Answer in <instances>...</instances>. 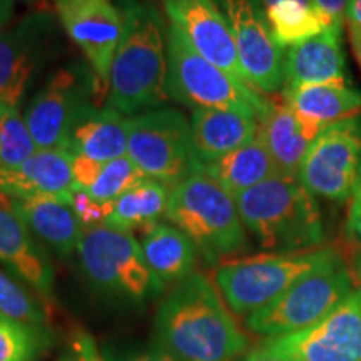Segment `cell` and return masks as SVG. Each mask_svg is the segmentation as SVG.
Masks as SVG:
<instances>
[{
  "instance_id": "14",
  "label": "cell",
  "mask_w": 361,
  "mask_h": 361,
  "mask_svg": "<svg viewBox=\"0 0 361 361\" xmlns=\"http://www.w3.org/2000/svg\"><path fill=\"white\" fill-rule=\"evenodd\" d=\"M263 346L295 361H361V288H355L322 322Z\"/></svg>"
},
{
  "instance_id": "31",
  "label": "cell",
  "mask_w": 361,
  "mask_h": 361,
  "mask_svg": "<svg viewBox=\"0 0 361 361\" xmlns=\"http://www.w3.org/2000/svg\"><path fill=\"white\" fill-rule=\"evenodd\" d=\"M144 179H146V174L126 154L104 162L101 173L85 192L99 202H112L124 192H128L129 189L142 183Z\"/></svg>"
},
{
  "instance_id": "43",
  "label": "cell",
  "mask_w": 361,
  "mask_h": 361,
  "mask_svg": "<svg viewBox=\"0 0 361 361\" xmlns=\"http://www.w3.org/2000/svg\"><path fill=\"white\" fill-rule=\"evenodd\" d=\"M351 271H353V276L361 288V251H358L355 255L353 263H351Z\"/></svg>"
},
{
  "instance_id": "2",
  "label": "cell",
  "mask_w": 361,
  "mask_h": 361,
  "mask_svg": "<svg viewBox=\"0 0 361 361\" xmlns=\"http://www.w3.org/2000/svg\"><path fill=\"white\" fill-rule=\"evenodd\" d=\"M123 34L109 75V106L124 116L157 109L168 94V27L147 0H121Z\"/></svg>"
},
{
  "instance_id": "27",
  "label": "cell",
  "mask_w": 361,
  "mask_h": 361,
  "mask_svg": "<svg viewBox=\"0 0 361 361\" xmlns=\"http://www.w3.org/2000/svg\"><path fill=\"white\" fill-rule=\"evenodd\" d=\"M171 189L161 180L146 178L111 202L106 224L129 233L134 229L146 231L168 213Z\"/></svg>"
},
{
  "instance_id": "4",
  "label": "cell",
  "mask_w": 361,
  "mask_h": 361,
  "mask_svg": "<svg viewBox=\"0 0 361 361\" xmlns=\"http://www.w3.org/2000/svg\"><path fill=\"white\" fill-rule=\"evenodd\" d=\"M166 218L191 239L209 264L247 247L234 196L202 171L171 189Z\"/></svg>"
},
{
  "instance_id": "19",
  "label": "cell",
  "mask_w": 361,
  "mask_h": 361,
  "mask_svg": "<svg viewBox=\"0 0 361 361\" xmlns=\"http://www.w3.org/2000/svg\"><path fill=\"white\" fill-rule=\"evenodd\" d=\"M0 206L19 218L30 233L47 245L61 258L78 251L84 226L80 224L69 201L61 197H17L0 196Z\"/></svg>"
},
{
  "instance_id": "37",
  "label": "cell",
  "mask_w": 361,
  "mask_h": 361,
  "mask_svg": "<svg viewBox=\"0 0 361 361\" xmlns=\"http://www.w3.org/2000/svg\"><path fill=\"white\" fill-rule=\"evenodd\" d=\"M313 4L329 25L343 27L345 24V12L348 0H313Z\"/></svg>"
},
{
  "instance_id": "3",
  "label": "cell",
  "mask_w": 361,
  "mask_h": 361,
  "mask_svg": "<svg viewBox=\"0 0 361 361\" xmlns=\"http://www.w3.org/2000/svg\"><path fill=\"white\" fill-rule=\"evenodd\" d=\"M234 201L243 224L263 250L301 252L322 247V211L298 178L276 174L236 194Z\"/></svg>"
},
{
  "instance_id": "18",
  "label": "cell",
  "mask_w": 361,
  "mask_h": 361,
  "mask_svg": "<svg viewBox=\"0 0 361 361\" xmlns=\"http://www.w3.org/2000/svg\"><path fill=\"white\" fill-rule=\"evenodd\" d=\"M343 27H328L322 34L293 45L284 57V85H348L341 44Z\"/></svg>"
},
{
  "instance_id": "41",
  "label": "cell",
  "mask_w": 361,
  "mask_h": 361,
  "mask_svg": "<svg viewBox=\"0 0 361 361\" xmlns=\"http://www.w3.org/2000/svg\"><path fill=\"white\" fill-rule=\"evenodd\" d=\"M16 11V0H0V32L7 29Z\"/></svg>"
},
{
  "instance_id": "25",
  "label": "cell",
  "mask_w": 361,
  "mask_h": 361,
  "mask_svg": "<svg viewBox=\"0 0 361 361\" xmlns=\"http://www.w3.org/2000/svg\"><path fill=\"white\" fill-rule=\"evenodd\" d=\"M259 134L279 176L298 178L313 139L286 104H269L259 117Z\"/></svg>"
},
{
  "instance_id": "23",
  "label": "cell",
  "mask_w": 361,
  "mask_h": 361,
  "mask_svg": "<svg viewBox=\"0 0 361 361\" xmlns=\"http://www.w3.org/2000/svg\"><path fill=\"white\" fill-rule=\"evenodd\" d=\"M129 117L114 107H94L72 128L66 147L71 154L107 162L128 154Z\"/></svg>"
},
{
  "instance_id": "5",
  "label": "cell",
  "mask_w": 361,
  "mask_h": 361,
  "mask_svg": "<svg viewBox=\"0 0 361 361\" xmlns=\"http://www.w3.org/2000/svg\"><path fill=\"white\" fill-rule=\"evenodd\" d=\"M335 247L322 246L301 252H263L221 261L214 281L233 313L250 316L290 290L303 278L336 255Z\"/></svg>"
},
{
  "instance_id": "44",
  "label": "cell",
  "mask_w": 361,
  "mask_h": 361,
  "mask_svg": "<svg viewBox=\"0 0 361 361\" xmlns=\"http://www.w3.org/2000/svg\"><path fill=\"white\" fill-rule=\"evenodd\" d=\"M351 201H361V169H360V176H358V183H356L355 188V194L351 197Z\"/></svg>"
},
{
  "instance_id": "34",
  "label": "cell",
  "mask_w": 361,
  "mask_h": 361,
  "mask_svg": "<svg viewBox=\"0 0 361 361\" xmlns=\"http://www.w3.org/2000/svg\"><path fill=\"white\" fill-rule=\"evenodd\" d=\"M61 361H106L99 353L94 338L85 331H74L67 343L66 353L61 356Z\"/></svg>"
},
{
  "instance_id": "8",
  "label": "cell",
  "mask_w": 361,
  "mask_h": 361,
  "mask_svg": "<svg viewBox=\"0 0 361 361\" xmlns=\"http://www.w3.org/2000/svg\"><path fill=\"white\" fill-rule=\"evenodd\" d=\"M102 90L104 85L87 61L59 67L22 114L37 149H64L75 123L99 107Z\"/></svg>"
},
{
  "instance_id": "6",
  "label": "cell",
  "mask_w": 361,
  "mask_h": 361,
  "mask_svg": "<svg viewBox=\"0 0 361 361\" xmlns=\"http://www.w3.org/2000/svg\"><path fill=\"white\" fill-rule=\"evenodd\" d=\"M351 266L340 252L300 278L273 303L246 318V328L268 340L283 338L313 326L355 290Z\"/></svg>"
},
{
  "instance_id": "1",
  "label": "cell",
  "mask_w": 361,
  "mask_h": 361,
  "mask_svg": "<svg viewBox=\"0 0 361 361\" xmlns=\"http://www.w3.org/2000/svg\"><path fill=\"white\" fill-rule=\"evenodd\" d=\"M154 341L183 361H236L250 345L214 284L197 271L161 303Z\"/></svg>"
},
{
  "instance_id": "24",
  "label": "cell",
  "mask_w": 361,
  "mask_h": 361,
  "mask_svg": "<svg viewBox=\"0 0 361 361\" xmlns=\"http://www.w3.org/2000/svg\"><path fill=\"white\" fill-rule=\"evenodd\" d=\"M144 259L162 288L179 284L194 273L197 247L176 226L154 224L144 231Z\"/></svg>"
},
{
  "instance_id": "21",
  "label": "cell",
  "mask_w": 361,
  "mask_h": 361,
  "mask_svg": "<svg viewBox=\"0 0 361 361\" xmlns=\"http://www.w3.org/2000/svg\"><path fill=\"white\" fill-rule=\"evenodd\" d=\"M0 263L45 300L54 298V268L25 224L0 206Z\"/></svg>"
},
{
  "instance_id": "29",
  "label": "cell",
  "mask_w": 361,
  "mask_h": 361,
  "mask_svg": "<svg viewBox=\"0 0 361 361\" xmlns=\"http://www.w3.org/2000/svg\"><path fill=\"white\" fill-rule=\"evenodd\" d=\"M49 343L45 329H37L0 313V361H35Z\"/></svg>"
},
{
  "instance_id": "42",
  "label": "cell",
  "mask_w": 361,
  "mask_h": 361,
  "mask_svg": "<svg viewBox=\"0 0 361 361\" xmlns=\"http://www.w3.org/2000/svg\"><path fill=\"white\" fill-rule=\"evenodd\" d=\"M345 19L348 20V24L361 25V0H348Z\"/></svg>"
},
{
  "instance_id": "16",
  "label": "cell",
  "mask_w": 361,
  "mask_h": 361,
  "mask_svg": "<svg viewBox=\"0 0 361 361\" xmlns=\"http://www.w3.org/2000/svg\"><path fill=\"white\" fill-rule=\"evenodd\" d=\"M164 11L171 25L183 34L194 51L246 82L233 32L214 0H164Z\"/></svg>"
},
{
  "instance_id": "28",
  "label": "cell",
  "mask_w": 361,
  "mask_h": 361,
  "mask_svg": "<svg viewBox=\"0 0 361 361\" xmlns=\"http://www.w3.org/2000/svg\"><path fill=\"white\" fill-rule=\"evenodd\" d=\"M263 6L271 32L283 49L333 27L316 8L313 0H263Z\"/></svg>"
},
{
  "instance_id": "22",
  "label": "cell",
  "mask_w": 361,
  "mask_h": 361,
  "mask_svg": "<svg viewBox=\"0 0 361 361\" xmlns=\"http://www.w3.org/2000/svg\"><path fill=\"white\" fill-rule=\"evenodd\" d=\"M189 124L200 166L245 146L259 130L258 117L241 111L194 109Z\"/></svg>"
},
{
  "instance_id": "32",
  "label": "cell",
  "mask_w": 361,
  "mask_h": 361,
  "mask_svg": "<svg viewBox=\"0 0 361 361\" xmlns=\"http://www.w3.org/2000/svg\"><path fill=\"white\" fill-rule=\"evenodd\" d=\"M0 313L37 329H45L47 323L42 306L37 303V300L2 269H0Z\"/></svg>"
},
{
  "instance_id": "15",
  "label": "cell",
  "mask_w": 361,
  "mask_h": 361,
  "mask_svg": "<svg viewBox=\"0 0 361 361\" xmlns=\"http://www.w3.org/2000/svg\"><path fill=\"white\" fill-rule=\"evenodd\" d=\"M59 20L82 51L104 89H109V75L117 44L123 34V17L112 0H54Z\"/></svg>"
},
{
  "instance_id": "38",
  "label": "cell",
  "mask_w": 361,
  "mask_h": 361,
  "mask_svg": "<svg viewBox=\"0 0 361 361\" xmlns=\"http://www.w3.org/2000/svg\"><path fill=\"white\" fill-rule=\"evenodd\" d=\"M348 236L361 251V201H351L348 216Z\"/></svg>"
},
{
  "instance_id": "11",
  "label": "cell",
  "mask_w": 361,
  "mask_h": 361,
  "mask_svg": "<svg viewBox=\"0 0 361 361\" xmlns=\"http://www.w3.org/2000/svg\"><path fill=\"white\" fill-rule=\"evenodd\" d=\"M56 49L57 29L49 12L27 13L0 32V109H19Z\"/></svg>"
},
{
  "instance_id": "35",
  "label": "cell",
  "mask_w": 361,
  "mask_h": 361,
  "mask_svg": "<svg viewBox=\"0 0 361 361\" xmlns=\"http://www.w3.org/2000/svg\"><path fill=\"white\" fill-rule=\"evenodd\" d=\"M102 356L106 361H183L156 345L144 351H116L106 348Z\"/></svg>"
},
{
  "instance_id": "40",
  "label": "cell",
  "mask_w": 361,
  "mask_h": 361,
  "mask_svg": "<svg viewBox=\"0 0 361 361\" xmlns=\"http://www.w3.org/2000/svg\"><path fill=\"white\" fill-rule=\"evenodd\" d=\"M348 39L353 56L361 67V25L358 24H348Z\"/></svg>"
},
{
  "instance_id": "13",
  "label": "cell",
  "mask_w": 361,
  "mask_h": 361,
  "mask_svg": "<svg viewBox=\"0 0 361 361\" xmlns=\"http://www.w3.org/2000/svg\"><path fill=\"white\" fill-rule=\"evenodd\" d=\"M224 13L252 89L274 94L284 85V52L266 19L263 0H214Z\"/></svg>"
},
{
  "instance_id": "26",
  "label": "cell",
  "mask_w": 361,
  "mask_h": 361,
  "mask_svg": "<svg viewBox=\"0 0 361 361\" xmlns=\"http://www.w3.org/2000/svg\"><path fill=\"white\" fill-rule=\"evenodd\" d=\"M200 171L214 179L221 188L233 196L251 189L263 180L278 174L273 157L261 137L259 130L255 139L229 152L219 159L200 166Z\"/></svg>"
},
{
  "instance_id": "33",
  "label": "cell",
  "mask_w": 361,
  "mask_h": 361,
  "mask_svg": "<svg viewBox=\"0 0 361 361\" xmlns=\"http://www.w3.org/2000/svg\"><path fill=\"white\" fill-rule=\"evenodd\" d=\"M69 202L84 228H96V226L106 224L111 202H99L82 189H74Z\"/></svg>"
},
{
  "instance_id": "20",
  "label": "cell",
  "mask_w": 361,
  "mask_h": 361,
  "mask_svg": "<svg viewBox=\"0 0 361 361\" xmlns=\"http://www.w3.org/2000/svg\"><path fill=\"white\" fill-rule=\"evenodd\" d=\"M283 99L313 141L333 124L361 116V92L350 85L284 87Z\"/></svg>"
},
{
  "instance_id": "30",
  "label": "cell",
  "mask_w": 361,
  "mask_h": 361,
  "mask_svg": "<svg viewBox=\"0 0 361 361\" xmlns=\"http://www.w3.org/2000/svg\"><path fill=\"white\" fill-rule=\"evenodd\" d=\"M37 152L19 109H0V169H11Z\"/></svg>"
},
{
  "instance_id": "10",
  "label": "cell",
  "mask_w": 361,
  "mask_h": 361,
  "mask_svg": "<svg viewBox=\"0 0 361 361\" xmlns=\"http://www.w3.org/2000/svg\"><path fill=\"white\" fill-rule=\"evenodd\" d=\"M128 156L146 174L174 188L200 171L191 124L174 109H152L129 117Z\"/></svg>"
},
{
  "instance_id": "36",
  "label": "cell",
  "mask_w": 361,
  "mask_h": 361,
  "mask_svg": "<svg viewBox=\"0 0 361 361\" xmlns=\"http://www.w3.org/2000/svg\"><path fill=\"white\" fill-rule=\"evenodd\" d=\"M102 164L104 162L89 159V157H82V156L72 157V176H74L75 189L87 191V189L94 184V180H96L99 173H101Z\"/></svg>"
},
{
  "instance_id": "17",
  "label": "cell",
  "mask_w": 361,
  "mask_h": 361,
  "mask_svg": "<svg viewBox=\"0 0 361 361\" xmlns=\"http://www.w3.org/2000/svg\"><path fill=\"white\" fill-rule=\"evenodd\" d=\"M72 157L67 149H37L35 154L16 168L0 169V196L17 200L61 197L71 201L75 189Z\"/></svg>"
},
{
  "instance_id": "9",
  "label": "cell",
  "mask_w": 361,
  "mask_h": 361,
  "mask_svg": "<svg viewBox=\"0 0 361 361\" xmlns=\"http://www.w3.org/2000/svg\"><path fill=\"white\" fill-rule=\"evenodd\" d=\"M80 266L90 283L111 295L142 301L164 290L144 259L133 234L102 224L84 228L79 247Z\"/></svg>"
},
{
  "instance_id": "12",
  "label": "cell",
  "mask_w": 361,
  "mask_h": 361,
  "mask_svg": "<svg viewBox=\"0 0 361 361\" xmlns=\"http://www.w3.org/2000/svg\"><path fill=\"white\" fill-rule=\"evenodd\" d=\"M361 169V116L324 129L311 142L298 179L313 196L346 202Z\"/></svg>"
},
{
  "instance_id": "39",
  "label": "cell",
  "mask_w": 361,
  "mask_h": 361,
  "mask_svg": "<svg viewBox=\"0 0 361 361\" xmlns=\"http://www.w3.org/2000/svg\"><path fill=\"white\" fill-rule=\"evenodd\" d=\"M238 361H295V360L288 358V356H284V355H279V353H276V351H271L261 345L259 348L250 351L245 358H241Z\"/></svg>"
},
{
  "instance_id": "7",
  "label": "cell",
  "mask_w": 361,
  "mask_h": 361,
  "mask_svg": "<svg viewBox=\"0 0 361 361\" xmlns=\"http://www.w3.org/2000/svg\"><path fill=\"white\" fill-rule=\"evenodd\" d=\"M168 94L192 111H241L258 119L271 104L251 85L200 56L173 25L168 27Z\"/></svg>"
}]
</instances>
